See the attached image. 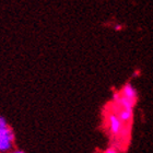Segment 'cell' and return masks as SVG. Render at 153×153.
<instances>
[{
  "mask_svg": "<svg viewBox=\"0 0 153 153\" xmlns=\"http://www.w3.org/2000/svg\"><path fill=\"white\" fill-rule=\"evenodd\" d=\"M14 132L9 126L0 128V153H10L14 146Z\"/></svg>",
  "mask_w": 153,
  "mask_h": 153,
  "instance_id": "cell-1",
  "label": "cell"
},
{
  "mask_svg": "<svg viewBox=\"0 0 153 153\" xmlns=\"http://www.w3.org/2000/svg\"><path fill=\"white\" fill-rule=\"evenodd\" d=\"M108 129L109 132L115 137H118L124 134L125 123L120 120V118L116 115V113H111L108 115Z\"/></svg>",
  "mask_w": 153,
  "mask_h": 153,
  "instance_id": "cell-2",
  "label": "cell"
},
{
  "mask_svg": "<svg viewBox=\"0 0 153 153\" xmlns=\"http://www.w3.org/2000/svg\"><path fill=\"white\" fill-rule=\"evenodd\" d=\"M120 94L124 95L125 97H127V99L137 103L138 92H137V90H136V88H134L131 83H126V84L123 86V89H121V91H120Z\"/></svg>",
  "mask_w": 153,
  "mask_h": 153,
  "instance_id": "cell-3",
  "label": "cell"
},
{
  "mask_svg": "<svg viewBox=\"0 0 153 153\" xmlns=\"http://www.w3.org/2000/svg\"><path fill=\"white\" fill-rule=\"evenodd\" d=\"M116 115L120 118V120L123 123H130L134 118V109H126V108H121V107H118L117 106V112Z\"/></svg>",
  "mask_w": 153,
  "mask_h": 153,
  "instance_id": "cell-4",
  "label": "cell"
},
{
  "mask_svg": "<svg viewBox=\"0 0 153 153\" xmlns=\"http://www.w3.org/2000/svg\"><path fill=\"white\" fill-rule=\"evenodd\" d=\"M7 126H9V125H8V123H7L6 118L3 117V116H0V128L7 127Z\"/></svg>",
  "mask_w": 153,
  "mask_h": 153,
  "instance_id": "cell-5",
  "label": "cell"
},
{
  "mask_svg": "<svg viewBox=\"0 0 153 153\" xmlns=\"http://www.w3.org/2000/svg\"><path fill=\"white\" fill-rule=\"evenodd\" d=\"M104 153H119L118 152V149L115 147H109L107 148L105 151H104Z\"/></svg>",
  "mask_w": 153,
  "mask_h": 153,
  "instance_id": "cell-6",
  "label": "cell"
},
{
  "mask_svg": "<svg viewBox=\"0 0 153 153\" xmlns=\"http://www.w3.org/2000/svg\"><path fill=\"white\" fill-rule=\"evenodd\" d=\"M10 153H25L24 151H22V150H13V151H11Z\"/></svg>",
  "mask_w": 153,
  "mask_h": 153,
  "instance_id": "cell-7",
  "label": "cell"
}]
</instances>
